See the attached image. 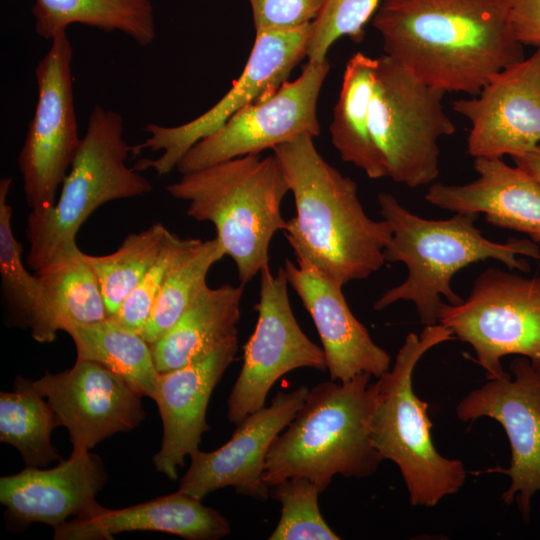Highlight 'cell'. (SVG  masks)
Returning a JSON list of instances; mask_svg holds the SVG:
<instances>
[{
  "label": "cell",
  "instance_id": "1",
  "mask_svg": "<svg viewBox=\"0 0 540 540\" xmlns=\"http://www.w3.org/2000/svg\"><path fill=\"white\" fill-rule=\"evenodd\" d=\"M371 21L385 55L445 93L475 96L525 58L507 0H382Z\"/></svg>",
  "mask_w": 540,
  "mask_h": 540
},
{
  "label": "cell",
  "instance_id": "2",
  "mask_svg": "<svg viewBox=\"0 0 540 540\" xmlns=\"http://www.w3.org/2000/svg\"><path fill=\"white\" fill-rule=\"evenodd\" d=\"M313 138L302 134L272 149L296 208L284 234L297 259L343 287L385 264L392 231L366 214L356 182L322 157Z\"/></svg>",
  "mask_w": 540,
  "mask_h": 540
},
{
  "label": "cell",
  "instance_id": "3",
  "mask_svg": "<svg viewBox=\"0 0 540 540\" xmlns=\"http://www.w3.org/2000/svg\"><path fill=\"white\" fill-rule=\"evenodd\" d=\"M380 213L391 228L392 236L385 247L386 262H402L407 277L388 289L373 308L377 311L397 301L414 304L425 326L438 323L444 296L450 304L462 302L451 287L453 276L464 267L495 259L509 269L529 271L528 263L517 256L540 259V248L531 239H509L495 242L484 237L475 226L477 214L456 213L449 219L422 218L401 205L390 193L378 194Z\"/></svg>",
  "mask_w": 540,
  "mask_h": 540
},
{
  "label": "cell",
  "instance_id": "4",
  "mask_svg": "<svg viewBox=\"0 0 540 540\" xmlns=\"http://www.w3.org/2000/svg\"><path fill=\"white\" fill-rule=\"evenodd\" d=\"M371 377L330 379L308 391L269 448L262 474L269 487L303 477L323 492L335 475L364 478L377 470L383 459L370 436L378 394V382Z\"/></svg>",
  "mask_w": 540,
  "mask_h": 540
},
{
  "label": "cell",
  "instance_id": "5",
  "mask_svg": "<svg viewBox=\"0 0 540 540\" xmlns=\"http://www.w3.org/2000/svg\"><path fill=\"white\" fill-rule=\"evenodd\" d=\"M166 191L186 214L210 222L245 285L269 266L271 240L285 231L281 204L289 186L274 154L246 155L183 174Z\"/></svg>",
  "mask_w": 540,
  "mask_h": 540
},
{
  "label": "cell",
  "instance_id": "6",
  "mask_svg": "<svg viewBox=\"0 0 540 540\" xmlns=\"http://www.w3.org/2000/svg\"><path fill=\"white\" fill-rule=\"evenodd\" d=\"M454 338L452 330L440 323L425 326L419 335L409 333L393 367L377 380L371 441L383 460L398 466L413 506H435L456 493L466 479L463 463L442 456L433 445L428 404L417 397L412 385L421 357Z\"/></svg>",
  "mask_w": 540,
  "mask_h": 540
},
{
  "label": "cell",
  "instance_id": "7",
  "mask_svg": "<svg viewBox=\"0 0 540 540\" xmlns=\"http://www.w3.org/2000/svg\"><path fill=\"white\" fill-rule=\"evenodd\" d=\"M132 149L124 138L123 117L96 104L58 200L27 217L26 262L32 270L38 271L75 246L80 227L100 206L152 190L149 180L127 165Z\"/></svg>",
  "mask_w": 540,
  "mask_h": 540
},
{
  "label": "cell",
  "instance_id": "8",
  "mask_svg": "<svg viewBox=\"0 0 540 540\" xmlns=\"http://www.w3.org/2000/svg\"><path fill=\"white\" fill-rule=\"evenodd\" d=\"M445 94L389 56L377 58L369 125L394 182L416 188L437 179L438 142L456 131L444 111Z\"/></svg>",
  "mask_w": 540,
  "mask_h": 540
},
{
  "label": "cell",
  "instance_id": "9",
  "mask_svg": "<svg viewBox=\"0 0 540 540\" xmlns=\"http://www.w3.org/2000/svg\"><path fill=\"white\" fill-rule=\"evenodd\" d=\"M438 323L468 343L488 380L506 377L501 358L520 355L540 370V276L488 268L466 300L441 304Z\"/></svg>",
  "mask_w": 540,
  "mask_h": 540
},
{
  "label": "cell",
  "instance_id": "10",
  "mask_svg": "<svg viewBox=\"0 0 540 540\" xmlns=\"http://www.w3.org/2000/svg\"><path fill=\"white\" fill-rule=\"evenodd\" d=\"M310 26L289 30L256 32L247 63L229 91L210 109L177 126L147 124L144 142L133 146L132 154L145 149L161 151L156 159H140L133 168L169 174L187 151L222 127L236 112L274 93L300 61L307 57Z\"/></svg>",
  "mask_w": 540,
  "mask_h": 540
},
{
  "label": "cell",
  "instance_id": "11",
  "mask_svg": "<svg viewBox=\"0 0 540 540\" xmlns=\"http://www.w3.org/2000/svg\"><path fill=\"white\" fill-rule=\"evenodd\" d=\"M73 49L67 32L35 68L37 103L18 156L24 194L31 211L56 203L82 138L79 137L72 80Z\"/></svg>",
  "mask_w": 540,
  "mask_h": 540
},
{
  "label": "cell",
  "instance_id": "12",
  "mask_svg": "<svg viewBox=\"0 0 540 540\" xmlns=\"http://www.w3.org/2000/svg\"><path fill=\"white\" fill-rule=\"evenodd\" d=\"M328 60L309 61L293 81L236 112L213 134L193 145L178 162L182 175L227 160L259 155L302 134H320L317 104Z\"/></svg>",
  "mask_w": 540,
  "mask_h": 540
},
{
  "label": "cell",
  "instance_id": "13",
  "mask_svg": "<svg viewBox=\"0 0 540 540\" xmlns=\"http://www.w3.org/2000/svg\"><path fill=\"white\" fill-rule=\"evenodd\" d=\"M284 267L260 272L256 327L243 347V364L228 397V420L238 425L263 408L268 392L286 373L299 368L326 371L323 349L299 326L289 300Z\"/></svg>",
  "mask_w": 540,
  "mask_h": 540
},
{
  "label": "cell",
  "instance_id": "14",
  "mask_svg": "<svg viewBox=\"0 0 540 540\" xmlns=\"http://www.w3.org/2000/svg\"><path fill=\"white\" fill-rule=\"evenodd\" d=\"M510 371L512 376L488 380L466 395L456 415L463 422L489 417L503 427L511 449L510 466L489 471L510 478L501 499L507 505L515 500L529 521L531 500L540 491V370L520 356L511 361Z\"/></svg>",
  "mask_w": 540,
  "mask_h": 540
},
{
  "label": "cell",
  "instance_id": "15",
  "mask_svg": "<svg viewBox=\"0 0 540 540\" xmlns=\"http://www.w3.org/2000/svg\"><path fill=\"white\" fill-rule=\"evenodd\" d=\"M28 382L47 399L60 426L67 428L72 453L87 452L118 432L136 428L146 415L142 395L94 361L76 359L70 369Z\"/></svg>",
  "mask_w": 540,
  "mask_h": 540
},
{
  "label": "cell",
  "instance_id": "16",
  "mask_svg": "<svg viewBox=\"0 0 540 540\" xmlns=\"http://www.w3.org/2000/svg\"><path fill=\"white\" fill-rule=\"evenodd\" d=\"M470 123L467 151L474 158H511L540 144V47L490 78L480 92L452 103Z\"/></svg>",
  "mask_w": 540,
  "mask_h": 540
},
{
  "label": "cell",
  "instance_id": "17",
  "mask_svg": "<svg viewBox=\"0 0 540 540\" xmlns=\"http://www.w3.org/2000/svg\"><path fill=\"white\" fill-rule=\"evenodd\" d=\"M309 389L300 386L280 391L270 406L249 414L237 425L231 439L220 448L191 456L178 491L203 499L209 493L233 487L236 493L259 501L270 495L262 474L269 448L302 406Z\"/></svg>",
  "mask_w": 540,
  "mask_h": 540
},
{
  "label": "cell",
  "instance_id": "18",
  "mask_svg": "<svg viewBox=\"0 0 540 540\" xmlns=\"http://www.w3.org/2000/svg\"><path fill=\"white\" fill-rule=\"evenodd\" d=\"M238 351V336L231 337L203 358L158 375L154 396L163 425L155 469L171 480L186 456L199 450L204 432L210 430L206 411L212 392Z\"/></svg>",
  "mask_w": 540,
  "mask_h": 540
},
{
  "label": "cell",
  "instance_id": "19",
  "mask_svg": "<svg viewBox=\"0 0 540 540\" xmlns=\"http://www.w3.org/2000/svg\"><path fill=\"white\" fill-rule=\"evenodd\" d=\"M284 270L315 324L331 380L345 382L362 373L378 378L390 369L389 354L354 316L343 287L303 259H287Z\"/></svg>",
  "mask_w": 540,
  "mask_h": 540
},
{
  "label": "cell",
  "instance_id": "20",
  "mask_svg": "<svg viewBox=\"0 0 540 540\" xmlns=\"http://www.w3.org/2000/svg\"><path fill=\"white\" fill-rule=\"evenodd\" d=\"M108 479L99 456L89 451L72 453L51 469L25 468L0 478V502L12 528L33 522L53 528L78 516L94 502Z\"/></svg>",
  "mask_w": 540,
  "mask_h": 540
},
{
  "label": "cell",
  "instance_id": "21",
  "mask_svg": "<svg viewBox=\"0 0 540 540\" xmlns=\"http://www.w3.org/2000/svg\"><path fill=\"white\" fill-rule=\"evenodd\" d=\"M478 176L461 185L434 183L425 200L455 213L483 214L487 223L525 233L540 244V187L502 158H474Z\"/></svg>",
  "mask_w": 540,
  "mask_h": 540
},
{
  "label": "cell",
  "instance_id": "22",
  "mask_svg": "<svg viewBox=\"0 0 540 540\" xmlns=\"http://www.w3.org/2000/svg\"><path fill=\"white\" fill-rule=\"evenodd\" d=\"M127 531H160L188 540H216L231 533L230 522L202 499L180 491L123 509L94 502L54 528L55 540H102Z\"/></svg>",
  "mask_w": 540,
  "mask_h": 540
},
{
  "label": "cell",
  "instance_id": "23",
  "mask_svg": "<svg viewBox=\"0 0 540 540\" xmlns=\"http://www.w3.org/2000/svg\"><path fill=\"white\" fill-rule=\"evenodd\" d=\"M39 294L28 327L39 343L57 332L109 317L98 279L77 244L36 271Z\"/></svg>",
  "mask_w": 540,
  "mask_h": 540
},
{
  "label": "cell",
  "instance_id": "24",
  "mask_svg": "<svg viewBox=\"0 0 540 540\" xmlns=\"http://www.w3.org/2000/svg\"><path fill=\"white\" fill-rule=\"evenodd\" d=\"M243 290V284L204 288L175 324L150 344L157 371L197 361L238 336Z\"/></svg>",
  "mask_w": 540,
  "mask_h": 540
},
{
  "label": "cell",
  "instance_id": "25",
  "mask_svg": "<svg viewBox=\"0 0 540 540\" xmlns=\"http://www.w3.org/2000/svg\"><path fill=\"white\" fill-rule=\"evenodd\" d=\"M376 68L377 58L361 52L348 60L329 127L331 142L341 159L360 168L371 179L388 176L369 125Z\"/></svg>",
  "mask_w": 540,
  "mask_h": 540
},
{
  "label": "cell",
  "instance_id": "26",
  "mask_svg": "<svg viewBox=\"0 0 540 540\" xmlns=\"http://www.w3.org/2000/svg\"><path fill=\"white\" fill-rule=\"evenodd\" d=\"M31 13L37 35L50 41L74 24L118 31L140 46L156 38L151 0H34Z\"/></svg>",
  "mask_w": 540,
  "mask_h": 540
},
{
  "label": "cell",
  "instance_id": "27",
  "mask_svg": "<svg viewBox=\"0 0 540 540\" xmlns=\"http://www.w3.org/2000/svg\"><path fill=\"white\" fill-rule=\"evenodd\" d=\"M77 359L97 362L126 380L142 396L154 399L159 372L150 344L138 332L107 319L71 326Z\"/></svg>",
  "mask_w": 540,
  "mask_h": 540
},
{
  "label": "cell",
  "instance_id": "28",
  "mask_svg": "<svg viewBox=\"0 0 540 540\" xmlns=\"http://www.w3.org/2000/svg\"><path fill=\"white\" fill-rule=\"evenodd\" d=\"M44 398L21 376L14 391L0 394V441L15 447L29 467L62 460L51 443L52 431L60 423Z\"/></svg>",
  "mask_w": 540,
  "mask_h": 540
},
{
  "label": "cell",
  "instance_id": "29",
  "mask_svg": "<svg viewBox=\"0 0 540 540\" xmlns=\"http://www.w3.org/2000/svg\"><path fill=\"white\" fill-rule=\"evenodd\" d=\"M225 252L218 239L195 242L171 265L152 313L141 331L151 344L170 329L198 294L206 288L211 267Z\"/></svg>",
  "mask_w": 540,
  "mask_h": 540
},
{
  "label": "cell",
  "instance_id": "30",
  "mask_svg": "<svg viewBox=\"0 0 540 540\" xmlns=\"http://www.w3.org/2000/svg\"><path fill=\"white\" fill-rule=\"evenodd\" d=\"M168 232L157 222L141 232L129 234L113 253L102 256L85 253L98 279L109 317L118 313L142 280L161 251Z\"/></svg>",
  "mask_w": 540,
  "mask_h": 540
},
{
  "label": "cell",
  "instance_id": "31",
  "mask_svg": "<svg viewBox=\"0 0 540 540\" xmlns=\"http://www.w3.org/2000/svg\"><path fill=\"white\" fill-rule=\"evenodd\" d=\"M11 177L0 180V274L4 298L16 321L25 326L33 314L39 294L37 275H31L22 261V245L12 229V207L7 197Z\"/></svg>",
  "mask_w": 540,
  "mask_h": 540
},
{
  "label": "cell",
  "instance_id": "32",
  "mask_svg": "<svg viewBox=\"0 0 540 540\" xmlns=\"http://www.w3.org/2000/svg\"><path fill=\"white\" fill-rule=\"evenodd\" d=\"M271 495L281 503L280 520L270 540H338L340 537L323 518L318 486L307 478L292 477L272 487Z\"/></svg>",
  "mask_w": 540,
  "mask_h": 540
},
{
  "label": "cell",
  "instance_id": "33",
  "mask_svg": "<svg viewBox=\"0 0 540 540\" xmlns=\"http://www.w3.org/2000/svg\"><path fill=\"white\" fill-rule=\"evenodd\" d=\"M382 0H326L310 26L307 58L325 61L331 46L342 37L360 42L365 26Z\"/></svg>",
  "mask_w": 540,
  "mask_h": 540
},
{
  "label": "cell",
  "instance_id": "34",
  "mask_svg": "<svg viewBox=\"0 0 540 540\" xmlns=\"http://www.w3.org/2000/svg\"><path fill=\"white\" fill-rule=\"evenodd\" d=\"M168 232L161 251L136 288L112 318L141 334L171 265L195 242Z\"/></svg>",
  "mask_w": 540,
  "mask_h": 540
},
{
  "label": "cell",
  "instance_id": "35",
  "mask_svg": "<svg viewBox=\"0 0 540 540\" xmlns=\"http://www.w3.org/2000/svg\"><path fill=\"white\" fill-rule=\"evenodd\" d=\"M326 0H249L256 32L311 24Z\"/></svg>",
  "mask_w": 540,
  "mask_h": 540
},
{
  "label": "cell",
  "instance_id": "36",
  "mask_svg": "<svg viewBox=\"0 0 540 540\" xmlns=\"http://www.w3.org/2000/svg\"><path fill=\"white\" fill-rule=\"evenodd\" d=\"M512 27L524 46L540 47V0H507Z\"/></svg>",
  "mask_w": 540,
  "mask_h": 540
},
{
  "label": "cell",
  "instance_id": "37",
  "mask_svg": "<svg viewBox=\"0 0 540 540\" xmlns=\"http://www.w3.org/2000/svg\"><path fill=\"white\" fill-rule=\"evenodd\" d=\"M512 159L516 166L530 175L540 187V144L531 151Z\"/></svg>",
  "mask_w": 540,
  "mask_h": 540
}]
</instances>
